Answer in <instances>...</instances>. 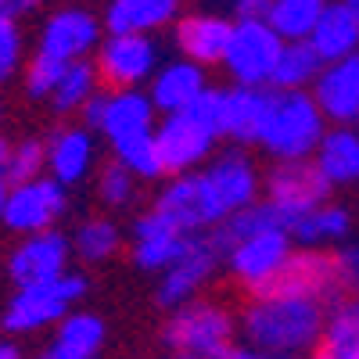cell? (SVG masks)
<instances>
[{"label":"cell","mask_w":359,"mask_h":359,"mask_svg":"<svg viewBox=\"0 0 359 359\" xmlns=\"http://www.w3.org/2000/svg\"><path fill=\"white\" fill-rule=\"evenodd\" d=\"M8 191H11V184H8V180H0V226H4V208H8Z\"/></svg>","instance_id":"cell-45"},{"label":"cell","mask_w":359,"mask_h":359,"mask_svg":"<svg viewBox=\"0 0 359 359\" xmlns=\"http://www.w3.org/2000/svg\"><path fill=\"white\" fill-rule=\"evenodd\" d=\"M269 108V90L223 86V140L230 147H259Z\"/></svg>","instance_id":"cell-25"},{"label":"cell","mask_w":359,"mask_h":359,"mask_svg":"<svg viewBox=\"0 0 359 359\" xmlns=\"http://www.w3.org/2000/svg\"><path fill=\"white\" fill-rule=\"evenodd\" d=\"M313 165L331 191L355 187L359 184V126H331L327 130L316 155H313Z\"/></svg>","instance_id":"cell-26"},{"label":"cell","mask_w":359,"mask_h":359,"mask_svg":"<svg viewBox=\"0 0 359 359\" xmlns=\"http://www.w3.org/2000/svg\"><path fill=\"white\" fill-rule=\"evenodd\" d=\"M284 40L273 33L269 22H233V36L223 57V69L230 76V86H255L269 90L280 62Z\"/></svg>","instance_id":"cell-9"},{"label":"cell","mask_w":359,"mask_h":359,"mask_svg":"<svg viewBox=\"0 0 359 359\" xmlns=\"http://www.w3.org/2000/svg\"><path fill=\"white\" fill-rule=\"evenodd\" d=\"M327 309L331 306L313 302V298L266 291V294L248 298L237 309V331H241L245 345H252L259 352L306 359L323 338Z\"/></svg>","instance_id":"cell-1"},{"label":"cell","mask_w":359,"mask_h":359,"mask_svg":"<svg viewBox=\"0 0 359 359\" xmlns=\"http://www.w3.org/2000/svg\"><path fill=\"white\" fill-rule=\"evenodd\" d=\"M69 237H72V255L83 266H104L123 248H130L126 230L111 216H86V219L76 223V230Z\"/></svg>","instance_id":"cell-28"},{"label":"cell","mask_w":359,"mask_h":359,"mask_svg":"<svg viewBox=\"0 0 359 359\" xmlns=\"http://www.w3.org/2000/svg\"><path fill=\"white\" fill-rule=\"evenodd\" d=\"M212 86L208 83V69L187 62V57H172V62H162L158 72L147 83V97H151L158 115H180L194 108L205 90Z\"/></svg>","instance_id":"cell-21"},{"label":"cell","mask_w":359,"mask_h":359,"mask_svg":"<svg viewBox=\"0 0 359 359\" xmlns=\"http://www.w3.org/2000/svg\"><path fill=\"white\" fill-rule=\"evenodd\" d=\"M11 147L15 140L8 133H0V180H8V162H11Z\"/></svg>","instance_id":"cell-44"},{"label":"cell","mask_w":359,"mask_h":359,"mask_svg":"<svg viewBox=\"0 0 359 359\" xmlns=\"http://www.w3.org/2000/svg\"><path fill=\"white\" fill-rule=\"evenodd\" d=\"M0 359H29V355L22 352V345H18L15 338H8V334H0Z\"/></svg>","instance_id":"cell-43"},{"label":"cell","mask_w":359,"mask_h":359,"mask_svg":"<svg viewBox=\"0 0 359 359\" xmlns=\"http://www.w3.org/2000/svg\"><path fill=\"white\" fill-rule=\"evenodd\" d=\"M201 172L208 180V187H212L216 201L223 205L226 219L262 201V172L245 147H226Z\"/></svg>","instance_id":"cell-16"},{"label":"cell","mask_w":359,"mask_h":359,"mask_svg":"<svg viewBox=\"0 0 359 359\" xmlns=\"http://www.w3.org/2000/svg\"><path fill=\"white\" fill-rule=\"evenodd\" d=\"M201 359H287V355H269V352H259V348H252L245 341H233L230 348H223L216 355H201Z\"/></svg>","instance_id":"cell-41"},{"label":"cell","mask_w":359,"mask_h":359,"mask_svg":"<svg viewBox=\"0 0 359 359\" xmlns=\"http://www.w3.org/2000/svg\"><path fill=\"white\" fill-rule=\"evenodd\" d=\"M4 123H8V108H4V101H0V133H4Z\"/></svg>","instance_id":"cell-47"},{"label":"cell","mask_w":359,"mask_h":359,"mask_svg":"<svg viewBox=\"0 0 359 359\" xmlns=\"http://www.w3.org/2000/svg\"><path fill=\"white\" fill-rule=\"evenodd\" d=\"M294 248L298 245H294L291 230L273 223V226H262V230L241 237V241H233L223 252V269L233 287H241L248 298H255L277 284V277L284 273Z\"/></svg>","instance_id":"cell-5"},{"label":"cell","mask_w":359,"mask_h":359,"mask_svg":"<svg viewBox=\"0 0 359 359\" xmlns=\"http://www.w3.org/2000/svg\"><path fill=\"white\" fill-rule=\"evenodd\" d=\"M47 176L62 187H79L101 169L97 162V133L83 123H62L47 137Z\"/></svg>","instance_id":"cell-17"},{"label":"cell","mask_w":359,"mask_h":359,"mask_svg":"<svg viewBox=\"0 0 359 359\" xmlns=\"http://www.w3.org/2000/svg\"><path fill=\"white\" fill-rule=\"evenodd\" d=\"M101 90H104L101 86V76L94 69V57H90V62H76V65H69L62 72V79H57V86H54V94H50L47 104H50L54 115H62V118L83 115L86 104L94 101Z\"/></svg>","instance_id":"cell-31"},{"label":"cell","mask_w":359,"mask_h":359,"mask_svg":"<svg viewBox=\"0 0 359 359\" xmlns=\"http://www.w3.org/2000/svg\"><path fill=\"white\" fill-rule=\"evenodd\" d=\"M162 65L155 36H108L94 54V69L104 90H147Z\"/></svg>","instance_id":"cell-14"},{"label":"cell","mask_w":359,"mask_h":359,"mask_svg":"<svg viewBox=\"0 0 359 359\" xmlns=\"http://www.w3.org/2000/svg\"><path fill=\"white\" fill-rule=\"evenodd\" d=\"M0 277H4V255H0Z\"/></svg>","instance_id":"cell-49"},{"label":"cell","mask_w":359,"mask_h":359,"mask_svg":"<svg viewBox=\"0 0 359 359\" xmlns=\"http://www.w3.org/2000/svg\"><path fill=\"white\" fill-rule=\"evenodd\" d=\"M40 8H43V0H8V15L18 18V22L29 18V15H36Z\"/></svg>","instance_id":"cell-42"},{"label":"cell","mask_w":359,"mask_h":359,"mask_svg":"<svg viewBox=\"0 0 359 359\" xmlns=\"http://www.w3.org/2000/svg\"><path fill=\"white\" fill-rule=\"evenodd\" d=\"M158 359H176V355H169V352H165V355H158Z\"/></svg>","instance_id":"cell-50"},{"label":"cell","mask_w":359,"mask_h":359,"mask_svg":"<svg viewBox=\"0 0 359 359\" xmlns=\"http://www.w3.org/2000/svg\"><path fill=\"white\" fill-rule=\"evenodd\" d=\"M223 269V252L216 248L212 241V233H205V237H191L184 255H180L165 273L158 277V306L165 313L180 309V306H187L194 302V298H201L208 291V284L216 280V273Z\"/></svg>","instance_id":"cell-13"},{"label":"cell","mask_w":359,"mask_h":359,"mask_svg":"<svg viewBox=\"0 0 359 359\" xmlns=\"http://www.w3.org/2000/svg\"><path fill=\"white\" fill-rule=\"evenodd\" d=\"M352 233V212L338 201H323L313 212H306L291 226V237L298 248H313V252H338L341 245H348Z\"/></svg>","instance_id":"cell-27"},{"label":"cell","mask_w":359,"mask_h":359,"mask_svg":"<svg viewBox=\"0 0 359 359\" xmlns=\"http://www.w3.org/2000/svg\"><path fill=\"white\" fill-rule=\"evenodd\" d=\"M309 43L323 57V65H334V62L352 57L359 50V22H355V15L341 4V0H331V8H327L323 18L316 22Z\"/></svg>","instance_id":"cell-29"},{"label":"cell","mask_w":359,"mask_h":359,"mask_svg":"<svg viewBox=\"0 0 359 359\" xmlns=\"http://www.w3.org/2000/svg\"><path fill=\"white\" fill-rule=\"evenodd\" d=\"M25 29L18 18L0 15V90L25 72Z\"/></svg>","instance_id":"cell-36"},{"label":"cell","mask_w":359,"mask_h":359,"mask_svg":"<svg viewBox=\"0 0 359 359\" xmlns=\"http://www.w3.org/2000/svg\"><path fill=\"white\" fill-rule=\"evenodd\" d=\"M111 158L123 165V169H130L140 184H158V180H165L155 133H144V137H133L126 144H115L111 147Z\"/></svg>","instance_id":"cell-35"},{"label":"cell","mask_w":359,"mask_h":359,"mask_svg":"<svg viewBox=\"0 0 359 359\" xmlns=\"http://www.w3.org/2000/svg\"><path fill=\"white\" fill-rule=\"evenodd\" d=\"M104 341H108V323L90 309H76L69 320L54 327L47 345L33 359H101Z\"/></svg>","instance_id":"cell-24"},{"label":"cell","mask_w":359,"mask_h":359,"mask_svg":"<svg viewBox=\"0 0 359 359\" xmlns=\"http://www.w3.org/2000/svg\"><path fill=\"white\" fill-rule=\"evenodd\" d=\"M320 72H323V57L313 50L309 40L284 43L269 90H313V83L320 79Z\"/></svg>","instance_id":"cell-33"},{"label":"cell","mask_w":359,"mask_h":359,"mask_svg":"<svg viewBox=\"0 0 359 359\" xmlns=\"http://www.w3.org/2000/svg\"><path fill=\"white\" fill-rule=\"evenodd\" d=\"M155 140H158V155H162L165 176L198 172L219 155V133L201 115L198 104L180 111V115H162L158 130H155Z\"/></svg>","instance_id":"cell-6"},{"label":"cell","mask_w":359,"mask_h":359,"mask_svg":"<svg viewBox=\"0 0 359 359\" xmlns=\"http://www.w3.org/2000/svg\"><path fill=\"white\" fill-rule=\"evenodd\" d=\"M0 15H8V0H0Z\"/></svg>","instance_id":"cell-48"},{"label":"cell","mask_w":359,"mask_h":359,"mask_svg":"<svg viewBox=\"0 0 359 359\" xmlns=\"http://www.w3.org/2000/svg\"><path fill=\"white\" fill-rule=\"evenodd\" d=\"M331 123L309 90H269L259 147L273 162H309Z\"/></svg>","instance_id":"cell-2"},{"label":"cell","mask_w":359,"mask_h":359,"mask_svg":"<svg viewBox=\"0 0 359 359\" xmlns=\"http://www.w3.org/2000/svg\"><path fill=\"white\" fill-rule=\"evenodd\" d=\"M269 0H233V22H266Z\"/></svg>","instance_id":"cell-40"},{"label":"cell","mask_w":359,"mask_h":359,"mask_svg":"<svg viewBox=\"0 0 359 359\" xmlns=\"http://www.w3.org/2000/svg\"><path fill=\"white\" fill-rule=\"evenodd\" d=\"M334 266H338V284H341V298H359V241H348L334 252Z\"/></svg>","instance_id":"cell-39"},{"label":"cell","mask_w":359,"mask_h":359,"mask_svg":"<svg viewBox=\"0 0 359 359\" xmlns=\"http://www.w3.org/2000/svg\"><path fill=\"white\" fill-rule=\"evenodd\" d=\"M309 94L331 126H359V50L345 62L323 65Z\"/></svg>","instance_id":"cell-22"},{"label":"cell","mask_w":359,"mask_h":359,"mask_svg":"<svg viewBox=\"0 0 359 359\" xmlns=\"http://www.w3.org/2000/svg\"><path fill=\"white\" fill-rule=\"evenodd\" d=\"M191 237L187 233H180L165 216H158L155 208H147V212H140L130 226V259L133 266L140 269V273H155L162 277L165 269L184 255Z\"/></svg>","instance_id":"cell-19"},{"label":"cell","mask_w":359,"mask_h":359,"mask_svg":"<svg viewBox=\"0 0 359 359\" xmlns=\"http://www.w3.org/2000/svg\"><path fill=\"white\" fill-rule=\"evenodd\" d=\"M72 237L65 230H43L15 237V245L4 252V277L11 287H29L72 273Z\"/></svg>","instance_id":"cell-12"},{"label":"cell","mask_w":359,"mask_h":359,"mask_svg":"<svg viewBox=\"0 0 359 359\" xmlns=\"http://www.w3.org/2000/svg\"><path fill=\"white\" fill-rule=\"evenodd\" d=\"M241 331H237V313L219 302V298H194V302L180 306L162 323V348L176 359H201L230 348Z\"/></svg>","instance_id":"cell-4"},{"label":"cell","mask_w":359,"mask_h":359,"mask_svg":"<svg viewBox=\"0 0 359 359\" xmlns=\"http://www.w3.org/2000/svg\"><path fill=\"white\" fill-rule=\"evenodd\" d=\"M90 291V280L72 269V273L43 280V284H29V287H11V294L0 306V331L8 338H33L43 331H54L62 320H69Z\"/></svg>","instance_id":"cell-3"},{"label":"cell","mask_w":359,"mask_h":359,"mask_svg":"<svg viewBox=\"0 0 359 359\" xmlns=\"http://www.w3.org/2000/svg\"><path fill=\"white\" fill-rule=\"evenodd\" d=\"M94 194L108 212H126V208H133L137 198H140V180L111 158L94 172Z\"/></svg>","instance_id":"cell-34"},{"label":"cell","mask_w":359,"mask_h":359,"mask_svg":"<svg viewBox=\"0 0 359 359\" xmlns=\"http://www.w3.org/2000/svg\"><path fill=\"white\" fill-rule=\"evenodd\" d=\"M230 36H233V18L216 15V11H184L180 22L172 25L176 57H187V62L201 69L223 65Z\"/></svg>","instance_id":"cell-18"},{"label":"cell","mask_w":359,"mask_h":359,"mask_svg":"<svg viewBox=\"0 0 359 359\" xmlns=\"http://www.w3.org/2000/svg\"><path fill=\"white\" fill-rule=\"evenodd\" d=\"M79 123L94 130L108 147H115L133 137L155 133L158 111H155L151 97H147V90H101L79 115Z\"/></svg>","instance_id":"cell-8"},{"label":"cell","mask_w":359,"mask_h":359,"mask_svg":"<svg viewBox=\"0 0 359 359\" xmlns=\"http://www.w3.org/2000/svg\"><path fill=\"white\" fill-rule=\"evenodd\" d=\"M65 212H69V187H62L50 176L25 180V184H11V191H8L4 230L15 237L57 230Z\"/></svg>","instance_id":"cell-15"},{"label":"cell","mask_w":359,"mask_h":359,"mask_svg":"<svg viewBox=\"0 0 359 359\" xmlns=\"http://www.w3.org/2000/svg\"><path fill=\"white\" fill-rule=\"evenodd\" d=\"M47 176V140L43 137H18L8 162V184H25V180Z\"/></svg>","instance_id":"cell-37"},{"label":"cell","mask_w":359,"mask_h":359,"mask_svg":"<svg viewBox=\"0 0 359 359\" xmlns=\"http://www.w3.org/2000/svg\"><path fill=\"white\" fill-rule=\"evenodd\" d=\"M65 69H69V65H62V62H54V57L33 50V57H29V65H25V72H22L25 97H29V101H50L54 86H57V79H62Z\"/></svg>","instance_id":"cell-38"},{"label":"cell","mask_w":359,"mask_h":359,"mask_svg":"<svg viewBox=\"0 0 359 359\" xmlns=\"http://www.w3.org/2000/svg\"><path fill=\"white\" fill-rule=\"evenodd\" d=\"M341 4H345V8L355 15V22H359V0H341Z\"/></svg>","instance_id":"cell-46"},{"label":"cell","mask_w":359,"mask_h":359,"mask_svg":"<svg viewBox=\"0 0 359 359\" xmlns=\"http://www.w3.org/2000/svg\"><path fill=\"white\" fill-rule=\"evenodd\" d=\"M306 359H359V298H338L327 309L320 345Z\"/></svg>","instance_id":"cell-30"},{"label":"cell","mask_w":359,"mask_h":359,"mask_svg":"<svg viewBox=\"0 0 359 359\" xmlns=\"http://www.w3.org/2000/svg\"><path fill=\"white\" fill-rule=\"evenodd\" d=\"M184 0H104V33L108 36H155L176 25Z\"/></svg>","instance_id":"cell-23"},{"label":"cell","mask_w":359,"mask_h":359,"mask_svg":"<svg viewBox=\"0 0 359 359\" xmlns=\"http://www.w3.org/2000/svg\"><path fill=\"white\" fill-rule=\"evenodd\" d=\"M151 208L158 216H165L180 233L187 237H205L216 233V226L226 219L223 205L216 201L212 187H208L205 172H184V176H165L162 191L155 194Z\"/></svg>","instance_id":"cell-7"},{"label":"cell","mask_w":359,"mask_h":359,"mask_svg":"<svg viewBox=\"0 0 359 359\" xmlns=\"http://www.w3.org/2000/svg\"><path fill=\"white\" fill-rule=\"evenodd\" d=\"M269 291L280 294H298V298H313V302L334 306L341 298V284H338V266H334V252H313V248H294V255L287 259L284 273L277 277V284Z\"/></svg>","instance_id":"cell-20"},{"label":"cell","mask_w":359,"mask_h":359,"mask_svg":"<svg viewBox=\"0 0 359 359\" xmlns=\"http://www.w3.org/2000/svg\"><path fill=\"white\" fill-rule=\"evenodd\" d=\"M101 40H104V22L97 11L83 4H62L43 18L36 36V54H47L62 65H76V62H90Z\"/></svg>","instance_id":"cell-10"},{"label":"cell","mask_w":359,"mask_h":359,"mask_svg":"<svg viewBox=\"0 0 359 359\" xmlns=\"http://www.w3.org/2000/svg\"><path fill=\"white\" fill-rule=\"evenodd\" d=\"M262 201L273 208L291 230L316 205L331 201V187L323 184L313 158L309 162H273L262 172Z\"/></svg>","instance_id":"cell-11"},{"label":"cell","mask_w":359,"mask_h":359,"mask_svg":"<svg viewBox=\"0 0 359 359\" xmlns=\"http://www.w3.org/2000/svg\"><path fill=\"white\" fill-rule=\"evenodd\" d=\"M331 8V0H269V25L284 43H298L309 40L316 22L323 18V11Z\"/></svg>","instance_id":"cell-32"}]
</instances>
